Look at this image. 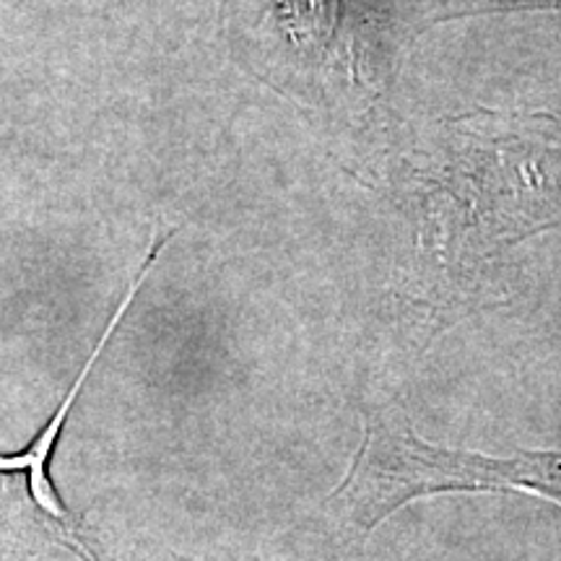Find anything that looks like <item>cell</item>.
Wrapping results in <instances>:
<instances>
[{
  "mask_svg": "<svg viewBox=\"0 0 561 561\" xmlns=\"http://www.w3.org/2000/svg\"><path fill=\"white\" fill-rule=\"evenodd\" d=\"M450 191L460 244L496 255L561 229V121L549 112L479 110L453 123Z\"/></svg>",
  "mask_w": 561,
  "mask_h": 561,
  "instance_id": "1",
  "label": "cell"
},
{
  "mask_svg": "<svg viewBox=\"0 0 561 561\" xmlns=\"http://www.w3.org/2000/svg\"><path fill=\"white\" fill-rule=\"evenodd\" d=\"M530 491L561 504V450H525L512 458L430 445L396 411L364 416V439L328 512L351 536H367L396 510L421 496Z\"/></svg>",
  "mask_w": 561,
  "mask_h": 561,
  "instance_id": "2",
  "label": "cell"
},
{
  "mask_svg": "<svg viewBox=\"0 0 561 561\" xmlns=\"http://www.w3.org/2000/svg\"><path fill=\"white\" fill-rule=\"evenodd\" d=\"M172 234H174V231L153 240L149 255H146V261H144V268H140L136 278H133V284L128 286V291H125L123 301L117 305V310L110 318L107 328H104L100 343H96L94 351H91V356L87 359V364H83V369L79 371V377H76V382L70 385L68 396L62 398L58 409H55L53 419L47 421L45 426H42V432L30 442V445L24 447V450L11 453V455L0 453V473H26V486H30V496H32L34 507L39 510L42 520L47 523V528H50L53 536L58 538L62 546H68V549L73 551L81 561H100V557H96V553L89 549L87 538H83V533H81L79 517H76L73 512H70L66 504H62L58 489H55V483L50 479V460H53L55 447H58L62 426H66L70 411H73L76 401H79V396H81L83 385H87V380H89L91 369H94L96 362L102 359L104 348H107L110 339L117 333V328H121L125 312H128L133 301H136L140 286H144V280L149 278V273L153 268H157L159 257L164 255V250H167V244H170Z\"/></svg>",
  "mask_w": 561,
  "mask_h": 561,
  "instance_id": "3",
  "label": "cell"
},
{
  "mask_svg": "<svg viewBox=\"0 0 561 561\" xmlns=\"http://www.w3.org/2000/svg\"><path fill=\"white\" fill-rule=\"evenodd\" d=\"M447 16L466 13H515V11H561V0H455Z\"/></svg>",
  "mask_w": 561,
  "mask_h": 561,
  "instance_id": "4",
  "label": "cell"
}]
</instances>
